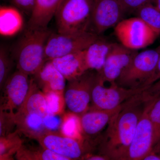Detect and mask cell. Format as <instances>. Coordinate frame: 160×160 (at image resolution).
<instances>
[{
    "label": "cell",
    "mask_w": 160,
    "mask_h": 160,
    "mask_svg": "<svg viewBox=\"0 0 160 160\" xmlns=\"http://www.w3.org/2000/svg\"><path fill=\"white\" fill-rule=\"evenodd\" d=\"M160 97V92L151 85L124 102L114 115L100 146L101 154L110 160H125L140 118L148 104Z\"/></svg>",
    "instance_id": "6da1fadb"
},
{
    "label": "cell",
    "mask_w": 160,
    "mask_h": 160,
    "mask_svg": "<svg viewBox=\"0 0 160 160\" xmlns=\"http://www.w3.org/2000/svg\"><path fill=\"white\" fill-rule=\"evenodd\" d=\"M52 32L48 28L27 29L14 51L18 70L33 75L46 62L45 47Z\"/></svg>",
    "instance_id": "7a4b0ae2"
},
{
    "label": "cell",
    "mask_w": 160,
    "mask_h": 160,
    "mask_svg": "<svg viewBox=\"0 0 160 160\" xmlns=\"http://www.w3.org/2000/svg\"><path fill=\"white\" fill-rule=\"evenodd\" d=\"M160 55V45L153 49L138 52L115 83L128 89L148 86L157 66Z\"/></svg>",
    "instance_id": "3957f363"
},
{
    "label": "cell",
    "mask_w": 160,
    "mask_h": 160,
    "mask_svg": "<svg viewBox=\"0 0 160 160\" xmlns=\"http://www.w3.org/2000/svg\"><path fill=\"white\" fill-rule=\"evenodd\" d=\"M93 1L62 0L55 16L58 32L72 33L89 30Z\"/></svg>",
    "instance_id": "277c9868"
},
{
    "label": "cell",
    "mask_w": 160,
    "mask_h": 160,
    "mask_svg": "<svg viewBox=\"0 0 160 160\" xmlns=\"http://www.w3.org/2000/svg\"><path fill=\"white\" fill-rule=\"evenodd\" d=\"M99 36L89 30L72 33H52L46 43L45 61L83 51Z\"/></svg>",
    "instance_id": "5b68a950"
},
{
    "label": "cell",
    "mask_w": 160,
    "mask_h": 160,
    "mask_svg": "<svg viewBox=\"0 0 160 160\" xmlns=\"http://www.w3.org/2000/svg\"><path fill=\"white\" fill-rule=\"evenodd\" d=\"M114 31L121 44L135 50L150 46L160 35L138 17L122 20Z\"/></svg>",
    "instance_id": "8992f818"
},
{
    "label": "cell",
    "mask_w": 160,
    "mask_h": 160,
    "mask_svg": "<svg viewBox=\"0 0 160 160\" xmlns=\"http://www.w3.org/2000/svg\"><path fill=\"white\" fill-rule=\"evenodd\" d=\"M96 73L88 71L68 81L64 93L66 106L69 112L78 117L89 110L92 88L97 78Z\"/></svg>",
    "instance_id": "52a82bcc"
},
{
    "label": "cell",
    "mask_w": 160,
    "mask_h": 160,
    "mask_svg": "<svg viewBox=\"0 0 160 160\" xmlns=\"http://www.w3.org/2000/svg\"><path fill=\"white\" fill-rule=\"evenodd\" d=\"M104 83L98 72L96 81L92 92L91 105L89 109L112 110L117 109L149 86L139 89H128L118 86L116 83L111 84L109 87H106Z\"/></svg>",
    "instance_id": "ba28073f"
},
{
    "label": "cell",
    "mask_w": 160,
    "mask_h": 160,
    "mask_svg": "<svg viewBox=\"0 0 160 160\" xmlns=\"http://www.w3.org/2000/svg\"><path fill=\"white\" fill-rule=\"evenodd\" d=\"M126 14L119 0H94L90 17L89 28L98 35L114 28Z\"/></svg>",
    "instance_id": "9c48e42d"
},
{
    "label": "cell",
    "mask_w": 160,
    "mask_h": 160,
    "mask_svg": "<svg viewBox=\"0 0 160 160\" xmlns=\"http://www.w3.org/2000/svg\"><path fill=\"white\" fill-rule=\"evenodd\" d=\"M35 139L43 148L69 160L83 159L86 154L82 140L66 136L60 131L46 130Z\"/></svg>",
    "instance_id": "30bf717a"
},
{
    "label": "cell",
    "mask_w": 160,
    "mask_h": 160,
    "mask_svg": "<svg viewBox=\"0 0 160 160\" xmlns=\"http://www.w3.org/2000/svg\"><path fill=\"white\" fill-rule=\"evenodd\" d=\"M157 99L147 105L140 118L125 160H142L153 149V132L149 112Z\"/></svg>",
    "instance_id": "8fae6325"
},
{
    "label": "cell",
    "mask_w": 160,
    "mask_h": 160,
    "mask_svg": "<svg viewBox=\"0 0 160 160\" xmlns=\"http://www.w3.org/2000/svg\"><path fill=\"white\" fill-rule=\"evenodd\" d=\"M29 75L17 70L4 84L1 109L14 112L22 105L29 92L31 84Z\"/></svg>",
    "instance_id": "7c38bea8"
},
{
    "label": "cell",
    "mask_w": 160,
    "mask_h": 160,
    "mask_svg": "<svg viewBox=\"0 0 160 160\" xmlns=\"http://www.w3.org/2000/svg\"><path fill=\"white\" fill-rule=\"evenodd\" d=\"M138 52L123 46L113 43L101 72H98L104 83H115L122 72Z\"/></svg>",
    "instance_id": "4fadbf2b"
},
{
    "label": "cell",
    "mask_w": 160,
    "mask_h": 160,
    "mask_svg": "<svg viewBox=\"0 0 160 160\" xmlns=\"http://www.w3.org/2000/svg\"><path fill=\"white\" fill-rule=\"evenodd\" d=\"M122 104L118 108L112 110L89 109L79 117L82 134L87 137L97 135L108 126Z\"/></svg>",
    "instance_id": "5bb4252c"
},
{
    "label": "cell",
    "mask_w": 160,
    "mask_h": 160,
    "mask_svg": "<svg viewBox=\"0 0 160 160\" xmlns=\"http://www.w3.org/2000/svg\"><path fill=\"white\" fill-rule=\"evenodd\" d=\"M33 76L35 82L43 92L53 91L64 93L66 79L51 61H47L44 63Z\"/></svg>",
    "instance_id": "9a60e30c"
},
{
    "label": "cell",
    "mask_w": 160,
    "mask_h": 160,
    "mask_svg": "<svg viewBox=\"0 0 160 160\" xmlns=\"http://www.w3.org/2000/svg\"><path fill=\"white\" fill-rule=\"evenodd\" d=\"M84 50L66 55L50 61L66 80L70 81L88 71Z\"/></svg>",
    "instance_id": "2e32d148"
},
{
    "label": "cell",
    "mask_w": 160,
    "mask_h": 160,
    "mask_svg": "<svg viewBox=\"0 0 160 160\" xmlns=\"http://www.w3.org/2000/svg\"><path fill=\"white\" fill-rule=\"evenodd\" d=\"M62 0H36L28 22V29L47 28Z\"/></svg>",
    "instance_id": "e0dca14e"
},
{
    "label": "cell",
    "mask_w": 160,
    "mask_h": 160,
    "mask_svg": "<svg viewBox=\"0 0 160 160\" xmlns=\"http://www.w3.org/2000/svg\"><path fill=\"white\" fill-rule=\"evenodd\" d=\"M113 42L99 36L95 41L84 50L86 67L88 70L101 72Z\"/></svg>",
    "instance_id": "ac0fdd59"
},
{
    "label": "cell",
    "mask_w": 160,
    "mask_h": 160,
    "mask_svg": "<svg viewBox=\"0 0 160 160\" xmlns=\"http://www.w3.org/2000/svg\"><path fill=\"white\" fill-rule=\"evenodd\" d=\"M16 112L20 114H37L43 118L49 114L46 95L33 79H31L30 89L26 99Z\"/></svg>",
    "instance_id": "d6986e66"
},
{
    "label": "cell",
    "mask_w": 160,
    "mask_h": 160,
    "mask_svg": "<svg viewBox=\"0 0 160 160\" xmlns=\"http://www.w3.org/2000/svg\"><path fill=\"white\" fill-rule=\"evenodd\" d=\"M24 19L17 9L2 6L0 8V34L4 37H11L22 29Z\"/></svg>",
    "instance_id": "ffe728a7"
},
{
    "label": "cell",
    "mask_w": 160,
    "mask_h": 160,
    "mask_svg": "<svg viewBox=\"0 0 160 160\" xmlns=\"http://www.w3.org/2000/svg\"><path fill=\"white\" fill-rule=\"evenodd\" d=\"M16 130L26 136L35 139L46 130L43 118L37 114H20L15 112Z\"/></svg>",
    "instance_id": "44dd1931"
},
{
    "label": "cell",
    "mask_w": 160,
    "mask_h": 160,
    "mask_svg": "<svg viewBox=\"0 0 160 160\" xmlns=\"http://www.w3.org/2000/svg\"><path fill=\"white\" fill-rule=\"evenodd\" d=\"M15 157L18 160H69L42 146L39 148H29L23 145L17 152Z\"/></svg>",
    "instance_id": "7402d4cb"
},
{
    "label": "cell",
    "mask_w": 160,
    "mask_h": 160,
    "mask_svg": "<svg viewBox=\"0 0 160 160\" xmlns=\"http://www.w3.org/2000/svg\"><path fill=\"white\" fill-rule=\"evenodd\" d=\"M17 130L6 136L0 137V160H12L23 145Z\"/></svg>",
    "instance_id": "603a6c76"
},
{
    "label": "cell",
    "mask_w": 160,
    "mask_h": 160,
    "mask_svg": "<svg viewBox=\"0 0 160 160\" xmlns=\"http://www.w3.org/2000/svg\"><path fill=\"white\" fill-rule=\"evenodd\" d=\"M136 17L160 35V10L152 3L147 4L135 12Z\"/></svg>",
    "instance_id": "cb8c5ba5"
},
{
    "label": "cell",
    "mask_w": 160,
    "mask_h": 160,
    "mask_svg": "<svg viewBox=\"0 0 160 160\" xmlns=\"http://www.w3.org/2000/svg\"><path fill=\"white\" fill-rule=\"evenodd\" d=\"M62 118L60 132L66 136L81 140L79 117L69 112L63 114Z\"/></svg>",
    "instance_id": "d4e9b609"
},
{
    "label": "cell",
    "mask_w": 160,
    "mask_h": 160,
    "mask_svg": "<svg viewBox=\"0 0 160 160\" xmlns=\"http://www.w3.org/2000/svg\"><path fill=\"white\" fill-rule=\"evenodd\" d=\"M47 102L48 114L62 115L66 106L64 93L49 91L44 92Z\"/></svg>",
    "instance_id": "484cf974"
},
{
    "label": "cell",
    "mask_w": 160,
    "mask_h": 160,
    "mask_svg": "<svg viewBox=\"0 0 160 160\" xmlns=\"http://www.w3.org/2000/svg\"><path fill=\"white\" fill-rule=\"evenodd\" d=\"M149 117L153 129L154 147L160 142V97L157 99L151 106Z\"/></svg>",
    "instance_id": "4316f807"
},
{
    "label": "cell",
    "mask_w": 160,
    "mask_h": 160,
    "mask_svg": "<svg viewBox=\"0 0 160 160\" xmlns=\"http://www.w3.org/2000/svg\"><path fill=\"white\" fill-rule=\"evenodd\" d=\"M17 127L15 112L0 109V137L6 136Z\"/></svg>",
    "instance_id": "83f0119b"
},
{
    "label": "cell",
    "mask_w": 160,
    "mask_h": 160,
    "mask_svg": "<svg viewBox=\"0 0 160 160\" xmlns=\"http://www.w3.org/2000/svg\"><path fill=\"white\" fill-rule=\"evenodd\" d=\"M12 66V61L9 57L6 49L1 46L0 49V87L3 88L9 77Z\"/></svg>",
    "instance_id": "f1b7e54d"
},
{
    "label": "cell",
    "mask_w": 160,
    "mask_h": 160,
    "mask_svg": "<svg viewBox=\"0 0 160 160\" xmlns=\"http://www.w3.org/2000/svg\"><path fill=\"white\" fill-rule=\"evenodd\" d=\"M126 13H132L142 6L154 3V0H119Z\"/></svg>",
    "instance_id": "f546056e"
},
{
    "label": "cell",
    "mask_w": 160,
    "mask_h": 160,
    "mask_svg": "<svg viewBox=\"0 0 160 160\" xmlns=\"http://www.w3.org/2000/svg\"><path fill=\"white\" fill-rule=\"evenodd\" d=\"M60 115L48 114L43 118L44 126L46 130L57 131L60 130L62 118Z\"/></svg>",
    "instance_id": "4dcf8cb0"
},
{
    "label": "cell",
    "mask_w": 160,
    "mask_h": 160,
    "mask_svg": "<svg viewBox=\"0 0 160 160\" xmlns=\"http://www.w3.org/2000/svg\"><path fill=\"white\" fill-rule=\"evenodd\" d=\"M36 0H13L15 4L27 14L31 15Z\"/></svg>",
    "instance_id": "1f68e13d"
},
{
    "label": "cell",
    "mask_w": 160,
    "mask_h": 160,
    "mask_svg": "<svg viewBox=\"0 0 160 160\" xmlns=\"http://www.w3.org/2000/svg\"><path fill=\"white\" fill-rule=\"evenodd\" d=\"M159 80H160V55L155 72L154 74H153V76L152 77L151 79L149 80V82H148V86H149L151 85L152 84H153V83L156 82Z\"/></svg>",
    "instance_id": "d6a6232c"
},
{
    "label": "cell",
    "mask_w": 160,
    "mask_h": 160,
    "mask_svg": "<svg viewBox=\"0 0 160 160\" xmlns=\"http://www.w3.org/2000/svg\"><path fill=\"white\" fill-rule=\"evenodd\" d=\"M83 160H108L109 158L104 155H92L86 154L83 158Z\"/></svg>",
    "instance_id": "836d02e7"
},
{
    "label": "cell",
    "mask_w": 160,
    "mask_h": 160,
    "mask_svg": "<svg viewBox=\"0 0 160 160\" xmlns=\"http://www.w3.org/2000/svg\"><path fill=\"white\" fill-rule=\"evenodd\" d=\"M153 4L160 10V0H154Z\"/></svg>",
    "instance_id": "e575fe53"
},
{
    "label": "cell",
    "mask_w": 160,
    "mask_h": 160,
    "mask_svg": "<svg viewBox=\"0 0 160 160\" xmlns=\"http://www.w3.org/2000/svg\"><path fill=\"white\" fill-rule=\"evenodd\" d=\"M154 147H156V148H158V149H160V142L159 143H158V144L157 145H156V146H155Z\"/></svg>",
    "instance_id": "d590c367"
}]
</instances>
